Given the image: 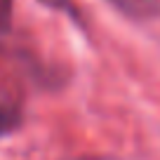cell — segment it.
<instances>
[{"mask_svg":"<svg viewBox=\"0 0 160 160\" xmlns=\"http://www.w3.org/2000/svg\"><path fill=\"white\" fill-rule=\"evenodd\" d=\"M120 14L137 21H148L160 14V0H106Z\"/></svg>","mask_w":160,"mask_h":160,"instance_id":"obj_1","label":"cell"},{"mask_svg":"<svg viewBox=\"0 0 160 160\" xmlns=\"http://www.w3.org/2000/svg\"><path fill=\"white\" fill-rule=\"evenodd\" d=\"M90 160H94V158H90Z\"/></svg>","mask_w":160,"mask_h":160,"instance_id":"obj_2","label":"cell"}]
</instances>
